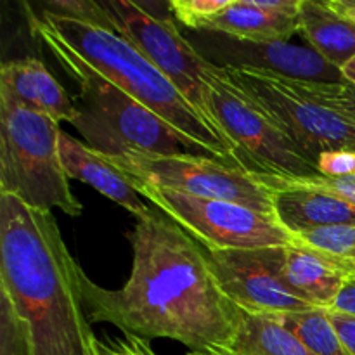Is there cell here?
<instances>
[{
  "mask_svg": "<svg viewBox=\"0 0 355 355\" xmlns=\"http://www.w3.org/2000/svg\"><path fill=\"white\" fill-rule=\"evenodd\" d=\"M128 241L134 259L120 290H104L83 272L89 319L146 342L168 338L189 352L224 354L241 309L218 284L207 250L156 208L139 218Z\"/></svg>",
  "mask_w": 355,
  "mask_h": 355,
  "instance_id": "1",
  "label": "cell"
},
{
  "mask_svg": "<svg viewBox=\"0 0 355 355\" xmlns=\"http://www.w3.org/2000/svg\"><path fill=\"white\" fill-rule=\"evenodd\" d=\"M0 312L28 355H97L83 298V270L52 211L0 194Z\"/></svg>",
  "mask_w": 355,
  "mask_h": 355,
  "instance_id": "2",
  "label": "cell"
},
{
  "mask_svg": "<svg viewBox=\"0 0 355 355\" xmlns=\"http://www.w3.org/2000/svg\"><path fill=\"white\" fill-rule=\"evenodd\" d=\"M28 23L31 35L51 51L78 87L75 101L78 114L71 125L89 148L104 156L194 155L214 158L116 83L96 71L30 9Z\"/></svg>",
  "mask_w": 355,
  "mask_h": 355,
  "instance_id": "3",
  "label": "cell"
},
{
  "mask_svg": "<svg viewBox=\"0 0 355 355\" xmlns=\"http://www.w3.org/2000/svg\"><path fill=\"white\" fill-rule=\"evenodd\" d=\"M37 16L96 71L163 118L193 144L218 162L238 166L231 142L123 35L45 12Z\"/></svg>",
  "mask_w": 355,
  "mask_h": 355,
  "instance_id": "4",
  "label": "cell"
},
{
  "mask_svg": "<svg viewBox=\"0 0 355 355\" xmlns=\"http://www.w3.org/2000/svg\"><path fill=\"white\" fill-rule=\"evenodd\" d=\"M59 121L16 106H0V194H12L40 211L80 217L59 155Z\"/></svg>",
  "mask_w": 355,
  "mask_h": 355,
  "instance_id": "5",
  "label": "cell"
},
{
  "mask_svg": "<svg viewBox=\"0 0 355 355\" xmlns=\"http://www.w3.org/2000/svg\"><path fill=\"white\" fill-rule=\"evenodd\" d=\"M208 114L234 149L236 165L259 179L309 180L318 166L229 82L224 68L207 76Z\"/></svg>",
  "mask_w": 355,
  "mask_h": 355,
  "instance_id": "6",
  "label": "cell"
},
{
  "mask_svg": "<svg viewBox=\"0 0 355 355\" xmlns=\"http://www.w3.org/2000/svg\"><path fill=\"white\" fill-rule=\"evenodd\" d=\"M229 82L272 121L312 163L331 149H355V121L315 103L297 80L243 68H224Z\"/></svg>",
  "mask_w": 355,
  "mask_h": 355,
  "instance_id": "7",
  "label": "cell"
},
{
  "mask_svg": "<svg viewBox=\"0 0 355 355\" xmlns=\"http://www.w3.org/2000/svg\"><path fill=\"white\" fill-rule=\"evenodd\" d=\"M132 182L153 208L172 218L208 252L270 248L295 243V236L276 218L243 205L187 196L134 179Z\"/></svg>",
  "mask_w": 355,
  "mask_h": 355,
  "instance_id": "8",
  "label": "cell"
},
{
  "mask_svg": "<svg viewBox=\"0 0 355 355\" xmlns=\"http://www.w3.org/2000/svg\"><path fill=\"white\" fill-rule=\"evenodd\" d=\"M106 158L137 182L187 196L238 203L276 218L270 187L259 177L218 159L194 155H125Z\"/></svg>",
  "mask_w": 355,
  "mask_h": 355,
  "instance_id": "9",
  "label": "cell"
},
{
  "mask_svg": "<svg viewBox=\"0 0 355 355\" xmlns=\"http://www.w3.org/2000/svg\"><path fill=\"white\" fill-rule=\"evenodd\" d=\"M106 6L114 17L118 33L135 45L173 87L211 121L207 104V76L215 66L214 62L201 55L193 42L184 37L168 17L155 16L141 3L130 0H110Z\"/></svg>",
  "mask_w": 355,
  "mask_h": 355,
  "instance_id": "10",
  "label": "cell"
},
{
  "mask_svg": "<svg viewBox=\"0 0 355 355\" xmlns=\"http://www.w3.org/2000/svg\"><path fill=\"white\" fill-rule=\"evenodd\" d=\"M208 252V250H207ZM286 246L208 252L211 269L224 293L252 314L312 311L284 283Z\"/></svg>",
  "mask_w": 355,
  "mask_h": 355,
  "instance_id": "11",
  "label": "cell"
},
{
  "mask_svg": "<svg viewBox=\"0 0 355 355\" xmlns=\"http://www.w3.org/2000/svg\"><path fill=\"white\" fill-rule=\"evenodd\" d=\"M196 44L201 55L220 68H243L270 73L288 80L311 83H345L342 69L329 64L314 49L295 45L291 42L239 40L222 33L196 31ZM193 40V42H194Z\"/></svg>",
  "mask_w": 355,
  "mask_h": 355,
  "instance_id": "12",
  "label": "cell"
},
{
  "mask_svg": "<svg viewBox=\"0 0 355 355\" xmlns=\"http://www.w3.org/2000/svg\"><path fill=\"white\" fill-rule=\"evenodd\" d=\"M0 106H16L45 114L55 121L76 120L75 101L35 58L14 59L0 69Z\"/></svg>",
  "mask_w": 355,
  "mask_h": 355,
  "instance_id": "13",
  "label": "cell"
},
{
  "mask_svg": "<svg viewBox=\"0 0 355 355\" xmlns=\"http://www.w3.org/2000/svg\"><path fill=\"white\" fill-rule=\"evenodd\" d=\"M59 155L69 179L94 187L104 198L130 211L137 220L151 214L153 207L142 200L127 173L121 172L110 158L94 151L85 142L78 141L64 130L59 137Z\"/></svg>",
  "mask_w": 355,
  "mask_h": 355,
  "instance_id": "14",
  "label": "cell"
},
{
  "mask_svg": "<svg viewBox=\"0 0 355 355\" xmlns=\"http://www.w3.org/2000/svg\"><path fill=\"white\" fill-rule=\"evenodd\" d=\"M272 191L276 218L290 234L329 225L355 224V207L298 180L262 179Z\"/></svg>",
  "mask_w": 355,
  "mask_h": 355,
  "instance_id": "15",
  "label": "cell"
},
{
  "mask_svg": "<svg viewBox=\"0 0 355 355\" xmlns=\"http://www.w3.org/2000/svg\"><path fill=\"white\" fill-rule=\"evenodd\" d=\"M284 283L315 309H329L335 304L349 277L336 263L335 257L312 250L295 241L284 252Z\"/></svg>",
  "mask_w": 355,
  "mask_h": 355,
  "instance_id": "16",
  "label": "cell"
},
{
  "mask_svg": "<svg viewBox=\"0 0 355 355\" xmlns=\"http://www.w3.org/2000/svg\"><path fill=\"white\" fill-rule=\"evenodd\" d=\"M300 33L329 64L343 69L355 58V21L340 12L331 0H302Z\"/></svg>",
  "mask_w": 355,
  "mask_h": 355,
  "instance_id": "17",
  "label": "cell"
},
{
  "mask_svg": "<svg viewBox=\"0 0 355 355\" xmlns=\"http://www.w3.org/2000/svg\"><path fill=\"white\" fill-rule=\"evenodd\" d=\"M203 31L222 33L255 44L288 42L300 31V21L298 17L277 16L257 9L250 0H231V3L211 19Z\"/></svg>",
  "mask_w": 355,
  "mask_h": 355,
  "instance_id": "18",
  "label": "cell"
},
{
  "mask_svg": "<svg viewBox=\"0 0 355 355\" xmlns=\"http://www.w3.org/2000/svg\"><path fill=\"white\" fill-rule=\"evenodd\" d=\"M220 355H314L272 314L239 312V324L227 350Z\"/></svg>",
  "mask_w": 355,
  "mask_h": 355,
  "instance_id": "19",
  "label": "cell"
},
{
  "mask_svg": "<svg viewBox=\"0 0 355 355\" xmlns=\"http://www.w3.org/2000/svg\"><path fill=\"white\" fill-rule=\"evenodd\" d=\"M272 315L314 355H350L326 309Z\"/></svg>",
  "mask_w": 355,
  "mask_h": 355,
  "instance_id": "20",
  "label": "cell"
},
{
  "mask_svg": "<svg viewBox=\"0 0 355 355\" xmlns=\"http://www.w3.org/2000/svg\"><path fill=\"white\" fill-rule=\"evenodd\" d=\"M295 241L312 250L326 253L335 259H354L355 257V224L329 225L312 229L295 236Z\"/></svg>",
  "mask_w": 355,
  "mask_h": 355,
  "instance_id": "21",
  "label": "cell"
},
{
  "mask_svg": "<svg viewBox=\"0 0 355 355\" xmlns=\"http://www.w3.org/2000/svg\"><path fill=\"white\" fill-rule=\"evenodd\" d=\"M42 12L118 31L114 17L111 16L106 3H97L92 0H51L42 6Z\"/></svg>",
  "mask_w": 355,
  "mask_h": 355,
  "instance_id": "22",
  "label": "cell"
},
{
  "mask_svg": "<svg viewBox=\"0 0 355 355\" xmlns=\"http://www.w3.org/2000/svg\"><path fill=\"white\" fill-rule=\"evenodd\" d=\"M298 85L318 104L355 121V87L349 83L329 85V83L311 82H298Z\"/></svg>",
  "mask_w": 355,
  "mask_h": 355,
  "instance_id": "23",
  "label": "cell"
},
{
  "mask_svg": "<svg viewBox=\"0 0 355 355\" xmlns=\"http://www.w3.org/2000/svg\"><path fill=\"white\" fill-rule=\"evenodd\" d=\"M229 3L231 0H172L168 7L180 24L196 33L203 31Z\"/></svg>",
  "mask_w": 355,
  "mask_h": 355,
  "instance_id": "24",
  "label": "cell"
},
{
  "mask_svg": "<svg viewBox=\"0 0 355 355\" xmlns=\"http://www.w3.org/2000/svg\"><path fill=\"white\" fill-rule=\"evenodd\" d=\"M319 173L324 177H345L355 173V149H331L318 158Z\"/></svg>",
  "mask_w": 355,
  "mask_h": 355,
  "instance_id": "25",
  "label": "cell"
},
{
  "mask_svg": "<svg viewBox=\"0 0 355 355\" xmlns=\"http://www.w3.org/2000/svg\"><path fill=\"white\" fill-rule=\"evenodd\" d=\"M298 182L305 184L309 187H314V189L326 191V193L333 194V196L340 198V200L347 201V203L355 207V173L345 177L318 175L314 179L298 180Z\"/></svg>",
  "mask_w": 355,
  "mask_h": 355,
  "instance_id": "26",
  "label": "cell"
},
{
  "mask_svg": "<svg viewBox=\"0 0 355 355\" xmlns=\"http://www.w3.org/2000/svg\"><path fill=\"white\" fill-rule=\"evenodd\" d=\"M97 355H156L149 347V342L137 336L114 338L111 342H96Z\"/></svg>",
  "mask_w": 355,
  "mask_h": 355,
  "instance_id": "27",
  "label": "cell"
},
{
  "mask_svg": "<svg viewBox=\"0 0 355 355\" xmlns=\"http://www.w3.org/2000/svg\"><path fill=\"white\" fill-rule=\"evenodd\" d=\"M331 322L335 324L336 331H338L340 338L345 343L347 350L350 355H355V318L354 315L340 314V312L328 311Z\"/></svg>",
  "mask_w": 355,
  "mask_h": 355,
  "instance_id": "28",
  "label": "cell"
},
{
  "mask_svg": "<svg viewBox=\"0 0 355 355\" xmlns=\"http://www.w3.org/2000/svg\"><path fill=\"white\" fill-rule=\"evenodd\" d=\"M253 7L262 9L266 12L277 14V16L298 17L302 0H250Z\"/></svg>",
  "mask_w": 355,
  "mask_h": 355,
  "instance_id": "29",
  "label": "cell"
},
{
  "mask_svg": "<svg viewBox=\"0 0 355 355\" xmlns=\"http://www.w3.org/2000/svg\"><path fill=\"white\" fill-rule=\"evenodd\" d=\"M329 311L340 312V314L354 315L355 318V277H349L343 284L342 291L336 297L335 304Z\"/></svg>",
  "mask_w": 355,
  "mask_h": 355,
  "instance_id": "30",
  "label": "cell"
},
{
  "mask_svg": "<svg viewBox=\"0 0 355 355\" xmlns=\"http://www.w3.org/2000/svg\"><path fill=\"white\" fill-rule=\"evenodd\" d=\"M331 2L340 12H343L345 16H349L350 19L355 21V6L352 3V0H331ZM342 75H343V80H345V83L355 87V58L342 69Z\"/></svg>",
  "mask_w": 355,
  "mask_h": 355,
  "instance_id": "31",
  "label": "cell"
},
{
  "mask_svg": "<svg viewBox=\"0 0 355 355\" xmlns=\"http://www.w3.org/2000/svg\"><path fill=\"white\" fill-rule=\"evenodd\" d=\"M336 263L347 277H355V257L354 259H336Z\"/></svg>",
  "mask_w": 355,
  "mask_h": 355,
  "instance_id": "32",
  "label": "cell"
},
{
  "mask_svg": "<svg viewBox=\"0 0 355 355\" xmlns=\"http://www.w3.org/2000/svg\"><path fill=\"white\" fill-rule=\"evenodd\" d=\"M187 355H218V354H196V352H189Z\"/></svg>",
  "mask_w": 355,
  "mask_h": 355,
  "instance_id": "33",
  "label": "cell"
},
{
  "mask_svg": "<svg viewBox=\"0 0 355 355\" xmlns=\"http://www.w3.org/2000/svg\"><path fill=\"white\" fill-rule=\"evenodd\" d=\"M352 3H354V6H355V0H352Z\"/></svg>",
  "mask_w": 355,
  "mask_h": 355,
  "instance_id": "34",
  "label": "cell"
}]
</instances>
